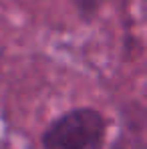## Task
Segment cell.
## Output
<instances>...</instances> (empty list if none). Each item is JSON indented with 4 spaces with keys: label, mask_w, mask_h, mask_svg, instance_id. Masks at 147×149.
<instances>
[{
    "label": "cell",
    "mask_w": 147,
    "mask_h": 149,
    "mask_svg": "<svg viewBox=\"0 0 147 149\" xmlns=\"http://www.w3.org/2000/svg\"><path fill=\"white\" fill-rule=\"evenodd\" d=\"M107 121L103 113L81 107L63 113L42 133L45 149H103Z\"/></svg>",
    "instance_id": "obj_1"
}]
</instances>
